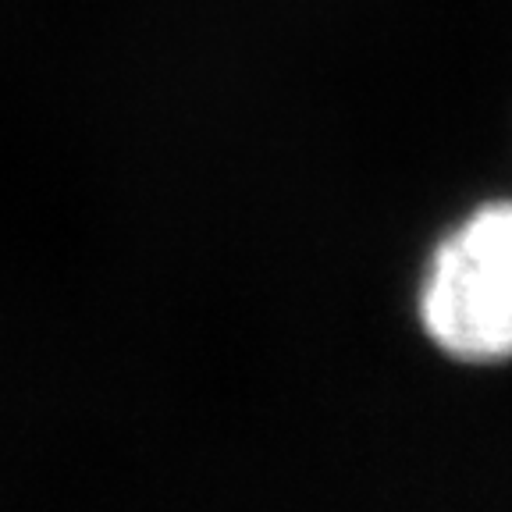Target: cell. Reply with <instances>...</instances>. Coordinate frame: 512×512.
<instances>
[{
  "label": "cell",
  "mask_w": 512,
  "mask_h": 512,
  "mask_svg": "<svg viewBox=\"0 0 512 512\" xmlns=\"http://www.w3.org/2000/svg\"><path fill=\"white\" fill-rule=\"evenodd\" d=\"M420 324L448 360L512 363V200L480 203L438 242L420 285Z\"/></svg>",
  "instance_id": "1"
}]
</instances>
